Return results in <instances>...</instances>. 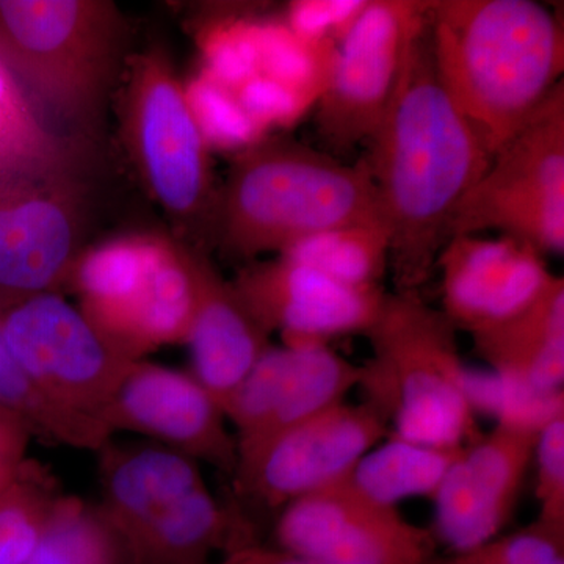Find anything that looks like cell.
Masks as SVG:
<instances>
[{
	"label": "cell",
	"instance_id": "1",
	"mask_svg": "<svg viewBox=\"0 0 564 564\" xmlns=\"http://www.w3.org/2000/svg\"><path fill=\"white\" fill-rule=\"evenodd\" d=\"M366 163L389 232L395 292H419L451 239L456 209L492 158L444 90L429 25L414 41Z\"/></svg>",
	"mask_w": 564,
	"mask_h": 564
},
{
	"label": "cell",
	"instance_id": "2",
	"mask_svg": "<svg viewBox=\"0 0 564 564\" xmlns=\"http://www.w3.org/2000/svg\"><path fill=\"white\" fill-rule=\"evenodd\" d=\"M434 68L494 159L562 84L563 24L534 0L429 2Z\"/></svg>",
	"mask_w": 564,
	"mask_h": 564
},
{
	"label": "cell",
	"instance_id": "3",
	"mask_svg": "<svg viewBox=\"0 0 564 564\" xmlns=\"http://www.w3.org/2000/svg\"><path fill=\"white\" fill-rule=\"evenodd\" d=\"M377 223L383 220L366 163L344 165L314 148L273 139L256 141L236 159L207 225L226 254L254 259L318 234Z\"/></svg>",
	"mask_w": 564,
	"mask_h": 564
},
{
	"label": "cell",
	"instance_id": "4",
	"mask_svg": "<svg viewBox=\"0 0 564 564\" xmlns=\"http://www.w3.org/2000/svg\"><path fill=\"white\" fill-rule=\"evenodd\" d=\"M456 326L419 292L386 293L367 336L372 358L362 364L367 402L391 426L389 436L458 448L480 436Z\"/></svg>",
	"mask_w": 564,
	"mask_h": 564
},
{
	"label": "cell",
	"instance_id": "5",
	"mask_svg": "<svg viewBox=\"0 0 564 564\" xmlns=\"http://www.w3.org/2000/svg\"><path fill=\"white\" fill-rule=\"evenodd\" d=\"M122 18L101 0H0V61L47 121L88 147L120 68Z\"/></svg>",
	"mask_w": 564,
	"mask_h": 564
},
{
	"label": "cell",
	"instance_id": "6",
	"mask_svg": "<svg viewBox=\"0 0 564 564\" xmlns=\"http://www.w3.org/2000/svg\"><path fill=\"white\" fill-rule=\"evenodd\" d=\"M488 229L513 237L543 256H563V82L494 155L456 209L451 239Z\"/></svg>",
	"mask_w": 564,
	"mask_h": 564
},
{
	"label": "cell",
	"instance_id": "7",
	"mask_svg": "<svg viewBox=\"0 0 564 564\" xmlns=\"http://www.w3.org/2000/svg\"><path fill=\"white\" fill-rule=\"evenodd\" d=\"M122 124L152 196L181 228L209 223L215 193L207 143L169 58L137 55L126 74Z\"/></svg>",
	"mask_w": 564,
	"mask_h": 564
},
{
	"label": "cell",
	"instance_id": "8",
	"mask_svg": "<svg viewBox=\"0 0 564 564\" xmlns=\"http://www.w3.org/2000/svg\"><path fill=\"white\" fill-rule=\"evenodd\" d=\"M3 340L51 402L101 422L133 362L61 293H41L0 311ZM104 425V423H102Z\"/></svg>",
	"mask_w": 564,
	"mask_h": 564
},
{
	"label": "cell",
	"instance_id": "9",
	"mask_svg": "<svg viewBox=\"0 0 564 564\" xmlns=\"http://www.w3.org/2000/svg\"><path fill=\"white\" fill-rule=\"evenodd\" d=\"M429 25V2L370 0L343 36L315 128L326 147L350 150L383 121L408 54Z\"/></svg>",
	"mask_w": 564,
	"mask_h": 564
},
{
	"label": "cell",
	"instance_id": "10",
	"mask_svg": "<svg viewBox=\"0 0 564 564\" xmlns=\"http://www.w3.org/2000/svg\"><path fill=\"white\" fill-rule=\"evenodd\" d=\"M85 220L77 174L0 177V311L66 288Z\"/></svg>",
	"mask_w": 564,
	"mask_h": 564
},
{
	"label": "cell",
	"instance_id": "11",
	"mask_svg": "<svg viewBox=\"0 0 564 564\" xmlns=\"http://www.w3.org/2000/svg\"><path fill=\"white\" fill-rule=\"evenodd\" d=\"M389 434L388 419L367 400L336 404L237 463L234 486L240 499L280 513L293 500L345 480Z\"/></svg>",
	"mask_w": 564,
	"mask_h": 564
},
{
	"label": "cell",
	"instance_id": "12",
	"mask_svg": "<svg viewBox=\"0 0 564 564\" xmlns=\"http://www.w3.org/2000/svg\"><path fill=\"white\" fill-rule=\"evenodd\" d=\"M551 414L508 408L491 432L463 447L433 497L434 540L463 554L502 533L532 466L541 423Z\"/></svg>",
	"mask_w": 564,
	"mask_h": 564
},
{
	"label": "cell",
	"instance_id": "13",
	"mask_svg": "<svg viewBox=\"0 0 564 564\" xmlns=\"http://www.w3.org/2000/svg\"><path fill=\"white\" fill-rule=\"evenodd\" d=\"M276 547L321 564H433L432 530L362 496L345 481L285 505Z\"/></svg>",
	"mask_w": 564,
	"mask_h": 564
},
{
	"label": "cell",
	"instance_id": "14",
	"mask_svg": "<svg viewBox=\"0 0 564 564\" xmlns=\"http://www.w3.org/2000/svg\"><path fill=\"white\" fill-rule=\"evenodd\" d=\"M361 380L362 364L329 345H270L223 406L236 429L237 463L285 430L347 402Z\"/></svg>",
	"mask_w": 564,
	"mask_h": 564
},
{
	"label": "cell",
	"instance_id": "15",
	"mask_svg": "<svg viewBox=\"0 0 564 564\" xmlns=\"http://www.w3.org/2000/svg\"><path fill=\"white\" fill-rule=\"evenodd\" d=\"M226 421L220 404L192 373L143 359L129 366L101 415L111 434H143L232 477L237 443Z\"/></svg>",
	"mask_w": 564,
	"mask_h": 564
},
{
	"label": "cell",
	"instance_id": "16",
	"mask_svg": "<svg viewBox=\"0 0 564 564\" xmlns=\"http://www.w3.org/2000/svg\"><path fill=\"white\" fill-rule=\"evenodd\" d=\"M232 285L263 328L291 347L366 334L386 296L381 288H351L284 256L245 267Z\"/></svg>",
	"mask_w": 564,
	"mask_h": 564
},
{
	"label": "cell",
	"instance_id": "17",
	"mask_svg": "<svg viewBox=\"0 0 564 564\" xmlns=\"http://www.w3.org/2000/svg\"><path fill=\"white\" fill-rule=\"evenodd\" d=\"M434 270L441 273V311L470 334L521 314L555 280L541 252L508 236L452 237Z\"/></svg>",
	"mask_w": 564,
	"mask_h": 564
},
{
	"label": "cell",
	"instance_id": "18",
	"mask_svg": "<svg viewBox=\"0 0 564 564\" xmlns=\"http://www.w3.org/2000/svg\"><path fill=\"white\" fill-rule=\"evenodd\" d=\"M269 337L232 282L198 252V303L185 344L193 377L221 410L270 347Z\"/></svg>",
	"mask_w": 564,
	"mask_h": 564
},
{
	"label": "cell",
	"instance_id": "19",
	"mask_svg": "<svg viewBox=\"0 0 564 564\" xmlns=\"http://www.w3.org/2000/svg\"><path fill=\"white\" fill-rule=\"evenodd\" d=\"M99 452L102 502L98 505L128 554L163 511L206 486L195 459L163 445L109 441Z\"/></svg>",
	"mask_w": 564,
	"mask_h": 564
},
{
	"label": "cell",
	"instance_id": "20",
	"mask_svg": "<svg viewBox=\"0 0 564 564\" xmlns=\"http://www.w3.org/2000/svg\"><path fill=\"white\" fill-rule=\"evenodd\" d=\"M475 350L499 375L533 399L563 395L564 280L555 276L543 295L510 321L473 334Z\"/></svg>",
	"mask_w": 564,
	"mask_h": 564
},
{
	"label": "cell",
	"instance_id": "21",
	"mask_svg": "<svg viewBox=\"0 0 564 564\" xmlns=\"http://www.w3.org/2000/svg\"><path fill=\"white\" fill-rule=\"evenodd\" d=\"M166 242L150 234L118 237L85 248L70 272L66 285L80 296L82 313L122 355L126 328Z\"/></svg>",
	"mask_w": 564,
	"mask_h": 564
},
{
	"label": "cell",
	"instance_id": "22",
	"mask_svg": "<svg viewBox=\"0 0 564 564\" xmlns=\"http://www.w3.org/2000/svg\"><path fill=\"white\" fill-rule=\"evenodd\" d=\"M254 527L237 505H223L209 488L196 489L163 511L129 551L131 564H209L256 544Z\"/></svg>",
	"mask_w": 564,
	"mask_h": 564
},
{
	"label": "cell",
	"instance_id": "23",
	"mask_svg": "<svg viewBox=\"0 0 564 564\" xmlns=\"http://www.w3.org/2000/svg\"><path fill=\"white\" fill-rule=\"evenodd\" d=\"M198 303V252L166 242L122 337L132 361L165 345L185 344Z\"/></svg>",
	"mask_w": 564,
	"mask_h": 564
},
{
	"label": "cell",
	"instance_id": "24",
	"mask_svg": "<svg viewBox=\"0 0 564 564\" xmlns=\"http://www.w3.org/2000/svg\"><path fill=\"white\" fill-rule=\"evenodd\" d=\"M84 147L55 132L0 61V177L79 174Z\"/></svg>",
	"mask_w": 564,
	"mask_h": 564
},
{
	"label": "cell",
	"instance_id": "25",
	"mask_svg": "<svg viewBox=\"0 0 564 564\" xmlns=\"http://www.w3.org/2000/svg\"><path fill=\"white\" fill-rule=\"evenodd\" d=\"M462 451L389 436L367 452L343 481L386 507L397 508L411 497L433 499Z\"/></svg>",
	"mask_w": 564,
	"mask_h": 564
},
{
	"label": "cell",
	"instance_id": "26",
	"mask_svg": "<svg viewBox=\"0 0 564 564\" xmlns=\"http://www.w3.org/2000/svg\"><path fill=\"white\" fill-rule=\"evenodd\" d=\"M389 248L388 229L383 223H377L318 234L278 256L351 288L378 289L389 269Z\"/></svg>",
	"mask_w": 564,
	"mask_h": 564
},
{
	"label": "cell",
	"instance_id": "27",
	"mask_svg": "<svg viewBox=\"0 0 564 564\" xmlns=\"http://www.w3.org/2000/svg\"><path fill=\"white\" fill-rule=\"evenodd\" d=\"M28 564H131V558L99 505L63 494Z\"/></svg>",
	"mask_w": 564,
	"mask_h": 564
},
{
	"label": "cell",
	"instance_id": "28",
	"mask_svg": "<svg viewBox=\"0 0 564 564\" xmlns=\"http://www.w3.org/2000/svg\"><path fill=\"white\" fill-rule=\"evenodd\" d=\"M0 408L28 423L33 436L47 443L101 451L111 440L102 423L80 417L51 402L11 355L0 329Z\"/></svg>",
	"mask_w": 564,
	"mask_h": 564
},
{
	"label": "cell",
	"instance_id": "29",
	"mask_svg": "<svg viewBox=\"0 0 564 564\" xmlns=\"http://www.w3.org/2000/svg\"><path fill=\"white\" fill-rule=\"evenodd\" d=\"M63 496L50 467L25 459L0 492V564H28Z\"/></svg>",
	"mask_w": 564,
	"mask_h": 564
},
{
	"label": "cell",
	"instance_id": "30",
	"mask_svg": "<svg viewBox=\"0 0 564 564\" xmlns=\"http://www.w3.org/2000/svg\"><path fill=\"white\" fill-rule=\"evenodd\" d=\"M185 98L207 147H251L258 124L223 85L206 73L185 85Z\"/></svg>",
	"mask_w": 564,
	"mask_h": 564
},
{
	"label": "cell",
	"instance_id": "31",
	"mask_svg": "<svg viewBox=\"0 0 564 564\" xmlns=\"http://www.w3.org/2000/svg\"><path fill=\"white\" fill-rule=\"evenodd\" d=\"M564 525L538 519L513 533L499 534L488 543L433 564H562Z\"/></svg>",
	"mask_w": 564,
	"mask_h": 564
},
{
	"label": "cell",
	"instance_id": "32",
	"mask_svg": "<svg viewBox=\"0 0 564 564\" xmlns=\"http://www.w3.org/2000/svg\"><path fill=\"white\" fill-rule=\"evenodd\" d=\"M536 462L538 519L564 525V406L554 411L538 433L534 447Z\"/></svg>",
	"mask_w": 564,
	"mask_h": 564
},
{
	"label": "cell",
	"instance_id": "33",
	"mask_svg": "<svg viewBox=\"0 0 564 564\" xmlns=\"http://www.w3.org/2000/svg\"><path fill=\"white\" fill-rule=\"evenodd\" d=\"M206 74L223 85H243L259 68L254 31L215 32L204 44Z\"/></svg>",
	"mask_w": 564,
	"mask_h": 564
},
{
	"label": "cell",
	"instance_id": "34",
	"mask_svg": "<svg viewBox=\"0 0 564 564\" xmlns=\"http://www.w3.org/2000/svg\"><path fill=\"white\" fill-rule=\"evenodd\" d=\"M237 102L256 124L261 121L281 120L295 107V99L285 85L269 77H252L240 85Z\"/></svg>",
	"mask_w": 564,
	"mask_h": 564
},
{
	"label": "cell",
	"instance_id": "35",
	"mask_svg": "<svg viewBox=\"0 0 564 564\" xmlns=\"http://www.w3.org/2000/svg\"><path fill=\"white\" fill-rule=\"evenodd\" d=\"M32 437L28 423L0 408V492L9 486L28 459Z\"/></svg>",
	"mask_w": 564,
	"mask_h": 564
},
{
	"label": "cell",
	"instance_id": "36",
	"mask_svg": "<svg viewBox=\"0 0 564 564\" xmlns=\"http://www.w3.org/2000/svg\"><path fill=\"white\" fill-rule=\"evenodd\" d=\"M366 2H302L292 9L293 31L314 36L325 32L329 24L355 20Z\"/></svg>",
	"mask_w": 564,
	"mask_h": 564
},
{
	"label": "cell",
	"instance_id": "37",
	"mask_svg": "<svg viewBox=\"0 0 564 564\" xmlns=\"http://www.w3.org/2000/svg\"><path fill=\"white\" fill-rule=\"evenodd\" d=\"M209 564H321L313 560L303 558V556L282 551L280 547H265V545L256 543L236 549L221 556L218 562Z\"/></svg>",
	"mask_w": 564,
	"mask_h": 564
},
{
	"label": "cell",
	"instance_id": "38",
	"mask_svg": "<svg viewBox=\"0 0 564 564\" xmlns=\"http://www.w3.org/2000/svg\"><path fill=\"white\" fill-rule=\"evenodd\" d=\"M562 564H564V563H562Z\"/></svg>",
	"mask_w": 564,
	"mask_h": 564
}]
</instances>
